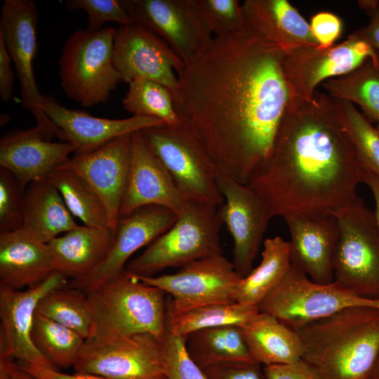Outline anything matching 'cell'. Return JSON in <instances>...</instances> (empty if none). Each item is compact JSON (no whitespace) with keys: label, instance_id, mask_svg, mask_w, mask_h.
I'll return each mask as SVG.
<instances>
[{"label":"cell","instance_id":"cell-1","mask_svg":"<svg viewBox=\"0 0 379 379\" xmlns=\"http://www.w3.org/2000/svg\"><path fill=\"white\" fill-rule=\"evenodd\" d=\"M284 53L245 23L213 36L178 73L173 97L180 119L217 172L242 184L269 159L289 100Z\"/></svg>","mask_w":379,"mask_h":379},{"label":"cell","instance_id":"cell-2","mask_svg":"<svg viewBox=\"0 0 379 379\" xmlns=\"http://www.w3.org/2000/svg\"><path fill=\"white\" fill-rule=\"evenodd\" d=\"M363 174L332 98L317 90L311 99L290 93L271 154L248 185L272 219L332 213L357 197Z\"/></svg>","mask_w":379,"mask_h":379},{"label":"cell","instance_id":"cell-3","mask_svg":"<svg viewBox=\"0 0 379 379\" xmlns=\"http://www.w3.org/2000/svg\"><path fill=\"white\" fill-rule=\"evenodd\" d=\"M323 379H368L379 354V308L352 306L295 330Z\"/></svg>","mask_w":379,"mask_h":379},{"label":"cell","instance_id":"cell-4","mask_svg":"<svg viewBox=\"0 0 379 379\" xmlns=\"http://www.w3.org/2000/svg\"><path fill=\"white\" fill-rule=\"evenodd\" d=\"M166 294L126 271L94 288L86 293L93 319L90 337L149 333L163 340L167 333Z\"/></svg>","mask_w":379,"mask_h":379},{"label":"cell","instance_id":"cell-5","mask_svg":"<svg viewBox=\"0 0 379 379\" xmlns=\"http://www.w3.org/2000/svg\"><path fill=\"white\" fill-rule=\"evenodd\" d=\"M218 207L188 201L171 228L128 262L125 271L133 276L152 277L166 268L182 267L222 254L220 239L222 222Z\"/></svg>","mask_w":379,"mask_h":379},{"label":"cell","instance_id":"cell-6","mask_svg":"<svg viewBox=\"0 0 379 379\" xmlns=\"http://www.w3.org/2000/svg\"><path fill=\"white\" fill-rule=\"evenodd\" d=\"M339 236L333 282L357 296L379 300V227L358 196L332 213Z\"/></svg>","mask_w":379,"mask_h":379},{"label":"cell","instance_id":"cell-7","mask_svg":"<svg viewBox=\"0 0 379 379\" xmlns=\"http://www.w3.org/2000/svg\"><path fill=\"white\" fill-rule=\"evenodd\" d=\"M141 133L185 199L217 206L224 202L216 168L201 142L183 121L147 128Z\"/></svg>","mask_w":379,"mask_h":379},{"label":"cell","instance_id":"cell-8","mask_svg":"<svg viewBox=\"0 0 379 379\" xmlns=\"http://www.w3.org/2000/svg\"><path fill=\"white\" fill-rule=\"evenodd\" d=\"M117 29L74 31L66 40L59 59V74L67 95L83 107L106 102L121 77L114 66Z\"/></svg>","mask_w":379,"mask_h":379},{"label":"cell","instance_id":"cell-9","mask_svg":"<svg viewBox=\"0 0 379 379\" xmlns=\"http://www.w3.org/2000/svg\"><path fill=\"white\" fill-rule=\"evenodd\" d=\"M352 306L379 308V300L357 296L333 281L326 284L314 282L291 265L283 280L258 308L295 331L306 324Z\"/></svg>","mask_w":379,"mask_h":379},{"label":"cell","instance_id":"cell-10","mask_svg":"<svg viewBox=\"0 0 379 379\" xmlns=\"http://www.w3.org/2000/svg\"><path fill=\"white\" fill-rule=\"evenodd\" d=\"M133 277L170 295L166 299V317L207 305L235 302L237 286L243 278L222 254L195 260L173 274Z\"/></svg>","mask_w":379,"mask_h":379},{"label":"cell","instance_id":"cell-11","mask_svg":"<svg viewBox=\"0 0 379 379\" xmlns=\"http://www.w3.org/2000/svg\"><path fill=\"white\" fill-rule=\"evenodd\" d=\"M162 341L149 333L90 337L72 367L109 379H166Z\"/></svg>","mask_w":379,"mask_h":379},{"label":"cell","instance_id":"cell-12","mask_svg":"<svg viewBox=\"0 0 379 379\" xmlns=\"http://www.w3.org/2000/svg\"><path fill=\"white\" fill-rule=\"evenodd\" d=\"M370 59L379 62L378 52L359 29L342 43L328 47L305 46L285 51L282 68L290 93L311 99L319 84Z\"/></svg>","mask_w":379,"mask_h":379},{"label":"cell","instance_id":"cell-13","mask_svg":"<svg viewBox=\"0 0 379 379\" xmlns=\"http://www.w3.org/2000/svg\"><path fill=\"white\" fill-rule=\"evenodd\" d=\"M38 8L32 0H4L0 36L13 62L21 86L22 105L34 117L36 126L48 140L58 137L59 128L42 109L43 95L38 90L33 63L37 49Z\"/></svg>","mask_w":379,"mask_h":379},{"label":"cell","instance_id":"cell-14","mask_svg":"<svg viewBox=\"0 0 379 379\" xmlns=\"http://www.w3.org/2000/svg\"><path fill=\"white\" fill-rule=\"evenodd\" d=\"M121 1L133 23L161 38L185 63L213 39L193 0Z\"/></svg>","mask_w":379,"mask_h":379},{"label":"cell","instance_id":"cell-15","mask_svg":"<svg viewBox=\"0 0 379 379\" xmlns=\"http://www.w3.org/2000/svg\"><path fill=\"white\" fill-rule=\"evenodd\" d=\"M68 279L54 271L44 281L25 290L0 286V357L59 370L35 347L31 333L40 299L53 289L67 286Z\"/></svg>","mask_w":379,"mask_h":379},{"label":"cell","instance_id":"cell-16","mask_svg":"<svg viewBox=\"0 0 379 379\" xmlns=\"http://www.w3.org/2000/svg\"><path fill=\"white\" fill-rule=\"evenodd\" d=\"M217 182L224 197V202L218 207V213L233 241L232 262L244 277L253 270L271 218L261 199L248 185L218 172Z\"/></svg>","mask_w":379,"mask_h":379},{"label":"cell","instance_id":"cell-17","mask_svg":"<svg viewBox=\"0 0 379 379\" xmlns=\"http://www.w3.org/2000/svg\"><path fill=\"white\" fill-rule=\"evenodd\" d=\"M177 215L171 209L149 205L119 217L110 247L103 262L88 277L70 280L68 286L88 293L124 271L129 258L138 249L154 241L175 223Z\"/></svg>","mask_w":379,"mask_h":379},{"label":"cell","instance_id":"cell-18","mask_svg":"<svg viewBox=\"0 0 379 379\" xmlns=\"http://www.w3.org/2000/svg\"><path fill=\"white\" fill-rule=\"evenodd\" d=\"M114 66L121 81L146 78L169 88L178 87L175 72H180L184 61L159 36L135 23L119 25L114 43Z\"/></svg>","mask_w":379,"mask_h":379},{"label":"cell","instance_id":"cell-19","mask_svg":"<svg viewBox=\"0 0 379 379\" xmlns=\"http://www.w3.org/2000/svg\"><path fill=\"white\" fill-rule=\"evenodd\" d=\"M290 233L291 265L313 281H333V260L339 236L332 213L289 212L282 217Z\"/></svg>","mask_w":379,"mask_h":379},{"label":"cell","instance_id":"cell-20","mask_svg":"<svg viewBox=\"0 0 379 379\" xmlns=\"http://www.w3.org/2000/svg\"><path fill=\"white\" fill-rule=\"evenodd\" d=\"M131 134L120 136L93 152L74 154L59 166L77 173L98 194L107 211L112 231L119 218L127 184Z\"/></svg>","mask_w":379,"mask_h":379},{"label":"cell","instance_id":"cell-21","mask_svg":"<svg viewBox=\"0 0 379 379\" xmlns=\"http://www.w3.org/2000/svg\"><path fill=\"white\" fill-rule=\"evenodd\" d=\"M187 201L164 165L147 146L141 131L133 133L129 172L119 217L149 205L166 207L178 217Z\"/></svg>","mask_w":379,"mask_h":379},{"label":"cell","instance_id":"cell-22","mask_svg":"<svg viewBox=\"0 0 379 379\" xmlns=\"http://www.w3.org/2000/svg\"><path fill=\"white\" fill-rule=\"evenodd\" d=\"M42 109L59 128L58 138L76 147L74 154L88 153L120 136L166 124L156 117L138 115L121 119L97 117L67 108L44 95Z\"/></svg>","mask_w":379,"mask_h":379},{"label":"cell","instance_id":"cell-23","mask_svg":"<svg viewBox=\"0 0 379 379\" xmlns=\"http://www.w3.org/2000/svg\"><path fill=\"white\" fill-rule=\"evenodd\" d=\"M76 149L71 142L48 140L36 126L14 131L1 138L0 167L12 173L25 190L30 183L47 179Z\"/></svg>","mask_w":379,"mask_h":379},{"label":"cell","instance_id":"cell-24","mask_svg":"<svg viewBox=\"0 0 379 379\" xmlns=\"http://www.w3.org/2000/svg\"><path fill=\"white\" fill-rule=\"evenodd\" d=\"M241 6L245 22L285 51L319 45L310 24L287 0H245Z\"/></svg>","mask_w":379,"mask_h":379},{"label":"cell","instance_id":"cell-25","mask_svg":"<svg viewBox=\"0 0 379 379\" xmlns=\"http://www.w3.org/2000/svg\"><path fill=\"white\" fill-rule=\"evenodd\" d=\"M112 237L109 228L84 225L53 239L47 244L54 270L70 280L88 277L106 258Z\"/></svg>","mask_w":379,"mask_h":379},{"label":"cell","instance_id":"cell-26","mask_svg":"<svg viewBox=\"0 0 379 379\" xmlns=\"http://www.w3.org/2000/svg\"><path fill=\"white\" fill-rule=\"evenodd\" d=\"M54 271L47 244L32 239L19 230L0 232V286L29 288Z\"/></svg>","mask_w":379,"mask_h":379},{"label":"cell","instance_id":"cell-27","mask_svg":"<svg viewBox=\"0 0 379 379\" xmlns=\"http://www.w3.org/2000/svg\"><path fill=\"white\" fill-rule=\"evenodd\" d=\"M77 226L60 194L48 179L33 182L26 187L22 222L18 230L22 234L48 244Z\"/></svg>","mask_w":379,"mask_h":379},{"label":"cell","instance_id":"cell-28","mask_svg":"<svg viewBox=\"0 0 379 379\" xmlns=\"http://www.w3.org/2000/svg\"><path fill=\"white\" fill-rule=\"evenodd\" d=\"M241 328L251 358L260 364H288L302 358L298 333L270 314L259 311Z\"/></svg>","mask_w":379,"mask_h":379},{"label":"cell","instance_id":"cell-29","mask_svg":"<svg viewBox=\"0 0 379 379\" xmlns=\"http://www.w3.org/2000/svg\"><path fill=\"white\" fill-rule=\"evenodd\" d=\"M260 264L239 281L236 302L256 306L286 275L291 266L289 242L276 236L264 240Z\"/></svg>","mask_w":379,"mask_h":379},{"label":"cell","instance_id":"cell-30","mask_svg":"<svg viewBox=\"0 0 379 379\" xmlns=\"http://www.w3.org/2000/svg\"><path fill=\"white\" fill-rule=\"evenodd\" d=\"M187 350L201 368L231 361H254L241 326L226 325L197 331L186 338Z\"/></svg>","mask_w":379,"mask_h":379},{"label":"cell","instance_id":"cell-31","mask_svg":"<svg viewBox=\"0 0 379 379\" xmlns=\"http://www.w3.org/2000/svg\"><path fill=\"white\" fill-rule=\"evenodd\" d=\"M321 85L329 97L358 105L368 121L379 124V62L368 60Z\"/></svg>","mask_w":379,"mask_h":379},{"label":"cell","instance_id":"cell-32","mask_svg":"<svg viewBox=\"0 0 379 379\" xmlns=\"http://www.w3.org/2000/svg\"><path fill=\"white\" fill-rule=\"evenodd\" d=\"M47 179L58 190L73 216L85 225L109 229L103 202L80 175L69 169L58 167Z\"/></svg>","mask_w":379,"mask_h":379},{"label":"cell","instance_id":"cell-33","mask_svg":"<svg viewBox=\"0 0 379 379\" xmlns=\"http://www.w3.org/2000/svg\"><path fill=\"white\" fill-rule=\"evenodd\" d=\"M258 312V307L237 302L207 305L166 317L167 331L173 335L187 338L204 328L226 325L242 326Z\"/></svg>","mask_w":379,"mask_h":379},{"label":"cell","instance_id":"cell-34","mask_svg":"<svg viewBox=\"0 0 379 379\" xmlns=\"http://www.w3.org/2000/svg\"><path fill=\"white\" fill-rule=\"evenodd\" d=\"M36 312L81 335L85 340L92 332L93 319L86 293L69 286L48 292L39 301Z\"/></svg>","mask_w":379,"mask_h":379},{"label":"cell","instance_id":"cell-35","mask_svg":"<svg viewBox=\"0 0 379 379\" xmlns=\"http://www.w3.org/2000/svg\"><path fill=\"white\" fill-rule=\"evenodd\" d=\"M335 115L347 133L364 170L379 178V130L354 104L332 98Z\"/></svg>","mask_w":379,"mask_h":379},{"label":"cell","instance_id":"cell-36","mask_svg":"<svg viewBox=\"0 0 379 379\" xmlns=\"http://www.w3.org/2000/svg\"><path fill=\"white\" fill-rule=\"evenodd\" d=\"M31 336L38 350L58 369L73 366L85 341L76 331L36 312Z\"/></svg>","mask_w":379,"mask_h":379},{"label":"cell","instance_id":"cell-37","mask_svg":"<svg viewBox=\"0 0 379 379\" xmlns=\"http://www.w3.org/2000/svg\"><path fill=\"white\" fill-rule=\"evenodd\" d=\"M122 100L124 109L133 115L152 117L167 124L180 121L172 91L166 86L146 78H136L128 83Z\"/></svg>","mask_w":379,"mask_h":379},{"label":"cell","instance_id":"cell-38","mask_svg":"<svg viewBox=\"0 0 379 379\" xmlns=\"http://www.w3.org/2000/svg\"><path fill=\"white\" fill-rule=\"evenodd\" d=\"M193 1L214 36L230 33L246 23L237 0Z\"/></svg>","mask_w":379,"mask_h":379},{"label":"cell","instance_id":"cell-39","mask_svg":"<svg viewBox=\"0 0 379 379\" xmlns=\"http://www.w3.org/2000/svg\"><path fill=\"white\" fill-rule=\"evenodd\" d=\"M164 373L166 379H207L186 348V338L168 331L163 340Z\"/></svg>","mask_w":379,"mask_h":379},{"label":"cell","instance_id":"cell-40","mask_svg":"<svg viewBox=\"0 0 379 379\" xmlns=\"http://www.w3.org/2000/svg\"><path fill=\"white\" fill-rule=\"evenodd\" d=\"M24 193L14 175L0 167V232H15L21 227Z\"/></svg>","mask_w":379,"mask_h":379},{"label":"cell","instance_id":"cell-41","mask_svg":"<svg viewBox=\"0 0 379 379\" xmlns=\"http://www.w3.org/2000/svg\"><path fill=\"white\" fill-rule=\"evenodd\" d=\"M66 7L72 11L83 10L88 16L87 29L96 32L103 25L114 22L122 25L133 23L121 0H69Z\"/></svg>","mask_w":379,"mask_h":379},{"label":"cell","instance_id":"cell-42","mask_svg":"<svg viewBox=\"0 0 379 379\" xmlns=\"http://www.w3.org/2000/svg\"><path fill=\"white\" fill-rule=\"evenodd\" d=\"M207 379H262L255 361L221 363L201 368Z\"/></svg>","mask_w":379,"mask_h":379},{"label":"cell","instance_id":"cell-43","mask_svg":"<svg viewBox=\"0 0 379 379\" xmlns=\"http://www.w3.org/2000/svg\"><path fill=\"white\" fill-rule=\"evenodd\" d=\"M312 32L321 47L333 46L343 30L341 19L330 12H319L311 18Z\"/></svg>","mask_w":379,"mask_h":379},{"label":"cell","instance_id":"cell-44","mask_svg":"<svg viewBox=\"0 0 379 379\" xmlns=\"http://www.w3.org/2000/svg\"><path fill=\"white\" fill-rule=\"evenodd\" d=\"M266 379H323L319 372L301 359L294 362L265 366Z\"/></svg>","mask_w":379,"mask_h":379},{"label":"cell","instance_id":"cell-45","mask_svg":"<svg viewBox=\"0 0 379 379\" xmlns=\"http://www.w3.org/2000/svg\"><path fill=\"white\" fill-rule=\"evenodd\" d=\"M19 367L28 372L36 379H109L102 376L75 372L73 374L65 373L59 370H53L46 367L18 361Z\"/></svg>","mask_w":379,"mask_h":379},{"label":"cell","instance_id":"cell-46","mask_svg":"<svg viewBox=\"0 0 379 379\" xmlns=\"http://www.w3.org/2000/svg\"><path fill=\"white\" fill-rule=\"evenodd\" d=\"M11 58L0 36V96L4 102H8L13 90L14 76L11 69Z\"/></svg>","mask_w":379,"mask_h":379},{"label":"cell","instance_id":"cell-47","mask_svg":"<svg viewBox=\"0 0 379 379\" xmlns=\"http://www.w3.org/2000/svg\"><path fill=\"white\" fill-rule=\"evenodd\" d=\"M360 32L379 53V6L370 15L368 23L359 29Z\"/></svg>","mask_w":379,"mask_h":379},{"label":"cell","instance_id":"cell-48","mask_svg":"<svg viewBox=\"0 0 379 379\" xmlns=\"http://www.w3.org/2000/svg\"><path fill=\"white\" fill-rule=\"evenodd\" d=\"M363 182L371 190L375 203L374 215L379 227V178L370 171L364 170Z\"/></svg>","mask_w":379,"mask_h":379},{"label":"cell","instance_id":"cell-49","mask_svg":"<svg viewBox=\"0 0 379 379\" xmlns=\"http://www.w3.org/2000/svg\"><path fill=\"white\" fill-rule=\"evenodd\" d=\"M0 363L6 367L11 379H36L28 372L19 367L12 359H0Z\"/></svg>","mask_w":379,"mask_h":379},{"label":"cell","instance_id":"cell-50","mask_svg":"<svg viewBox=\"0 0 379 379\" xmlns=\"http://www.w3.org/2000/svg\"><path fill=\"white\" fill-rule=\"evenodd\" d=\"M368 379H379V354Z\"/></svg>","mask_w":379,"mask_h":379},{"label":"cell","instance_id":"cell-51","mask_svg":"<svg viewBox=\"0 0 379 379\" xmlns=\"http://www.w3.org/2000/svg\"><path fill=\"white\" fill-rule=\"evenodd\" d=\"M376 127L379 130V124H377Z\"/></svg>","mask_w":379,"mask_h":379}]
</instances>
